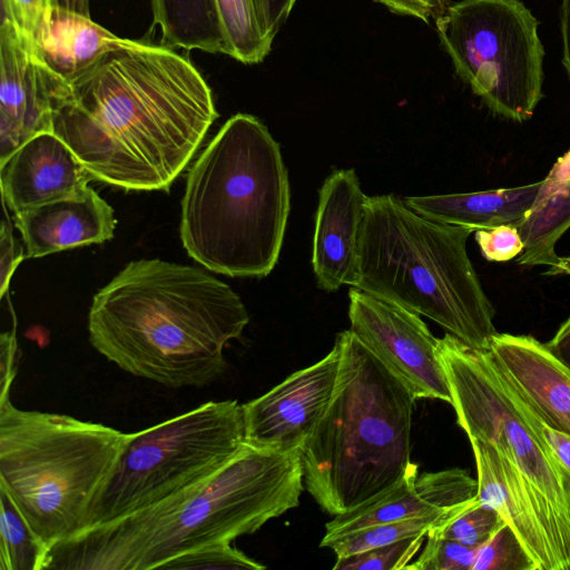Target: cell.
<instances>
[{"instance_id":"cell-1","label":"cell","mask_w":570,"mask_h":570,"mask_svg":"<svg viewBox=\"0 0 570 570\" xmlns=\"http://www.w3.org/2000/svg\"><path fill=\"white\" fill-rule=\"evenodd\" d=\"M217 117L212 89L187 57L130 40L61 86L52 132L92 179L168 190Z\"/></svg>"},{"instance_id":"cell-2","label":"cell","mask_w":570,"mask_h":570,"mask_svg":"<svg viewBox=\"0 0 570 570\" xmlns=\"http://www.w3.org/2000/svg\"><path fill=\"white\" fill-rule=\"evenodd\" d=\"M249 321L240 297L205 271L158 258L128 263L94 296L89 342L122 371L167 387H202L227 368L226 344Z\"/></svg>"},{"instance_id":"cell-3","label":"cell","mask_w":570,"mask_h":570,"mask_svg":"<svg viewBox=\"0 0 570 570\" xmlns=\"http://www.w3.org/2000/svg\"><path fill=\"white\" fill-rule=\"evenodd\" d=\"M289 208L278 142L259 119L236 114L188 171L180 238L212 272L262 278L278 262Z\"/></svg>"},{"instance_id":"cell-4","label":"cell","mask_w":570,"mask_h":570,"mask_svg":"<svg viewBox=\"0 0 570 570\" xmlns=\"http://www.w3.org/2000/svg\"><path fill=\"white\" fill-rule=\"evenodd\" d=\"M335 343L336 386L301 449L305 488L331 515L357 508L404 476L416 400L350 330Z\"/></svg>"},{"instance_id":"cell-5","label":"cell","mask_w":570,"mask_h":570,"mask_svg":"<svg viewBox=\"0 0 570 570\" xmlns=\"http://www.w3.org/2000/svg\"><path fill=\"white\" fill-rule=\"evenodd\" d=\"M473 230L428 218L389 194L367 197L355 285L490 348L494 308L468 256Z\"/></svg>"},{"instance_id":"cell-6","label":"cell","mask_w":570,"mask_h":570,"mask_svg":"<svg viewBox=\"0 0 570 570\" xmlns=\"http://www.w3.org/2000/svg\"><path fill=\"white\" fill-rule=\"evenodd\" d=\"M130 433L0 400V489L50 548L88 528Z\"/></svg>"},{"instance_id":"cell-7","label":"cell","mask_w":570,"mask_h":570,"mask_svg":"<svg viewBox=\"0 0 570 570\" xmlns=\"http://www.w3.org/2000/svg\"><path fill=\"white\" fill-rule=\"evenodd\" d=\"M303 484L301 450L274 452L245 443L181 502L160 501L136 570L159 569L183 552L256 532L299 504Z\"/></svg>"},{"instance_id":"cell-8","label":"cell","mask_w":570,"mask_h":570,"mask_svg":"<svg viewBox=\"0 0 570 570\" xmlns=\"http://www.w3.org/2000/svg\"><path fill=\"white\" fill-rule=\"evenodd\" d=\"M244 445L243 404L235 400L209 401L130 433L91 507L88 528L117 520L204 482Z\"/></svg>"},{"instance_id":"cell-9","label":"cell","mask_w":570,"mask_h":570,"mask_svg":"<svg viewBox=\"0 0 570 570\" xmlns=\"http://www.w3.org/2000/svg\"><path fill=\"white\" fill-rule=\"evenodd\" d=\"M458 424L469 439L491 444L525 483L560 570H570V480L517 410L488 351L446 333L439 338Z\"/></svg>"},{"instance_id":"cell-10","label":"cell","mask_w":570,"mask_h":570,"mask_svg":"<svg viewBox=\"0 0 570 570\" xmlns=\"http://www.w3.org/2000/svg\"><path fill=\"white\" fill-rule=\"evenodd\" d=\"M456 75L495 115L523 122L543 97L539 21L520 0H461L435 20Z\"/></svg>"},{"instance_id":"cell-11","label":"cell","mask_w":570,"mask_h":570,"mask_svg":"<svg viewBox=\"0 0 570 570\" xmlns=\"http://www.w3.org/2000/svg\"><path fill=\"white\" fill-rule=\"evenodd\" d=\"M350 331L379 358L415 399L452 404L449 382L435 338L420 315L352 287Z\"/></svg>"},{"instance_id":"cell-12","label":"cell","mask_w":570,"mask_h":570,"mask_svg":"<svg viewBox=\"0 0 570 570\" xmlns=\"http://www.w3.org/2000/svg\"><path fill=\"white\" fill-rule=\"evenodd\" d=\"M340 348L296 371L262 396L243 404L245 443L266 451L301 450L332 400Z\"/></svg>"},{"instance_id":"cell-13","label":"cell","mask_w":570,"mask_h":570,"mask_svg":"<svg viewBox=\"0 0 570 570\" xmlns=\"http://www.w3.org/2000/svg\"><path fill=\"white\" fill-rule=\"evenodd\" d=\"M67 81L40 57L32 39L0 24V164L23 144L52 132L53 99Z\"/></svg>"},{"instance_id":"cell-14","label":"cell","mask_w":570,"mask_h":570,"mask_svg":"<svg viewBox=\"0 0 570 570\" xmlns=\"http://www.w3.org/2000/svg\"><path fill=\"white\" fill-rule=\"evenodd\" d=\"M476 493L478 481L466 470L453 468L419 474L417 465L411 462L393 487L353 510L334 515L325 524L321 542L383 522L456 517L476 499Z\"/></svg>"},{"instance_id":"cell-15","label":"cell","mask_w":570,"mask_h":570,"mask_svg":"<svg viewBox=\"0 0 570 570\" xmlns=\"http://www.w3.org/2000/svg\"><path fill=\"white\" fill-rule=\"evenodd\" d=\"M367 197L353 168L333 171L320 189L312 265L317 285L326 292L357 283Z\"/></svg>"},{"instance_id":"cell-16","label":"cell","mask_w":570,"mask_h":570,"mask_svg":"<svg viewBox=\"0 0 570 570\" xmlns=\"http://www.w3.org/2000/svg\"><path fill=\"white\" fill-rule=\"evenodd\" d=\"M490 358L517 396L548 426L570 434V372L530 335L498 333Z\"/></svg>"},{"instance_id":"cell-17","label":"cell","mask_w":570,"mask_h":570,"mask_svg":"<svg viewBox=\"0 0 570 570\" xmlns=\"http://www.w3.org/2000/svg\"><path fill=\"white\" fill-rule=\"evenodd\" d=\"M2 203L19 214L72 196L91 178L75 153L53 132H42L0 164Z\"/></svg>"},{"instance_id":"cell-18","label":"cell","mask_w":570,"mask_h":570,"mask_svg":"<svg viewBox=\"0 0 570 570\" xmlns=\"http://www.w3.org/2000/svg\"><path fill=\"white\" fill-rule=\"evenodd\" d=\"M28 258L101 244L114 237L117 220L111 206L87 186L67 198L14 214Z\"/></svg>"},{"instance_id":"cell-19","label":"cell","mask_w":570,"mask_h":570,"mask_svg":"<svg viewBox=\"0 0 570 570\" xmlns=\"http://www.w3.org/2000/svg\"><path fill=\"white\" fill-rule=\"evenodd\" d=\"M470 442L478 471L476 499L511 527L538 570H560L534 501L517 470L491 444L478 439Z\"/></svg>"},{"instance_id":"cell-20","label":"cell","mask_w":570,"mask_h":570,"mask_svg":"<svg viewBox=\"0 0 570 570\" xmlns=\"http://www.w3.org/2000/svg\"><path fill=\"white\" fill-rule=\"evenodd\" d=\"M43 61L68 81L129 43L90 17L53 6L33 37Z\"/></svg>"},{"instance_id":"cell-21","label":"cell","mask_w":570,"mask_h":570,"mask_svg":"<svg viewBox=\"0 0 570 570\" xmlns=\"http://www.w3.org/2000/svg\"><path fill=\"white\" fill-rule=\"evenodd\" d=\"M540 186L538 181L484 191L410 196L404 202L428 218L475 232L500 225L517 226L530 212Z\"/></svg>"},{"instance_id":"cell-22","label":"cell","mask_w":570,"mask_h":570,"mask_svg":"<svg viewBox=\"0 0 570 570\" xmlns=\"http://www.w3.org/2000/svg\"><path fill=\"white\" fill-rule=\"evenodd\" d=\"M570 227V150L553 165L527 216L517 225L523 249L519 265L553 266L559 256L554 246Z\"/></svg>"},{"instance_id":"cell-23","label":"cell","mask_w":570,"mask_h":570,"mask_svg":"<svg viewBox=\"0 0 570 570\" xmlns=\"http://www.w3.org/2000/svg\"><path fill=\"white\" fill-rule=\"evenodd\" d=\"M150 6L161 46L224 53L215 0H150Z\"/></svg>"},{"instance_id":"cell-24","label":"cell","mask_w":570,"mask_h":570,"mask_svg":"<svg viewBox=\"0 0 570 570\" xmlns=\"http://www.w3.org/2000/svg\"><path fill=\"white\" fill-rule=\"evenodd\" d=\"M224 39V55L242 63L263 61L275 36L268 29L258 0H215Z\"/></svg>"},{"instance_id":"cell-25","label":"cell","mask_w":570,"mask_h":570,"mask_svg":"<svg viewBox=\"0 0 570 570\" xmlns=\"http://www.w3.org/2000/svg\"><path fill=\"white\" fill-rule=\"evenodd\" d=\"M0 511V569L45 570L49 547L35 533L2 489Z\"/></svg>"},{"instance_id":"cell-26","label":"cell","mask_w":570,"mask_h":570,"mask_svg":"<svg viewBox=\"0 0 570 570\" xmlns=\"http://www.w3.org/2000/svg\"><path fill=\"white\" fill-rule=\"evenodd\" d=\"M453 518L455 517L432 515L372 524L321 542L320 547L331 548L336 557H346L409 537L428 534L430 530L445 524Z\"/></svg>"},{"instance_id":"cell-27","label":"cell","mask_w":570,"mask_h":570,"mask_svg":"<svg viewBox=\"0 0 570 570\" xmlns=\"http://www.w3.org/2000/svg\"><path fill=\"white\" fill-rule=\"evenodd\" d=\"M166 570H263L265 566L250 559L229 541L205 544L177 554L163 563Z\"/></svg>"},{"instance_id":"cell-28","label":"cell","mask_w":570,"mask_h":570,"mask_svg":"<svg viewBox=\"0 0 570 570\" xmlns=\"http://www.w3.org/2000/svg\"><path fill=\"white\" fill-rule=\"evenodd\" d=\"M426 534L409 537L389 544L336 557L333 570H401L421 550Z\"/></svg>"},{"instance_id":"cell-29","label":"cell","mask_w":570,"mask_h":570,"mask_svg":"<svg viewBox=\"0 0 570 570\" xmlns=\"http://www.w3.org/2000/svg\"><path fill=\"white\" fill-rule=\"evenodd\" d=\"M472 570H538L537 563L505 522L479 550Z\"/></svg>"},{"instance_id":"cell-30","label":"cell","mask_w":570,"mask_h":570,"mask_svg":"<svg viewBox=\"0 0 570 570\" xmlns=\"http://www.w3.org/2000/svg\"><path fill=\"white\" fill-rule=\"evenodd\" d=\"M503 523L493 508L475 499L455 518L432 530L462 544L480 548Z\"/></svg>"},{"instance_id":"cell-31","label":"cell","mask_w":570,"mask_h":570,"mask_svg":"<svg viewBox=\"0 0 570 570\" xmlns=\"http://www.w3.org/2000/svg\"><path fill=\"white\" fill-rule=\"evenodd\" d=\"M478 550L430 530L422 552L405 569L472 570Z\"/></svg>"},{"instance_id":"cell-32","label":"cell","mask_w":570,"mask_h":570,"mask_svg":"<svg viewBox=\"0 0 570 570\" xmlns=\"http://www.w3.org/2000/svg\"><path fill=\"white\" fill-rule=\"evenodd\" d=\"M499 373V372H498ZM501 376V375H500ZM502 379V377H501ZM505 384L512 401L520 412L525 422L530 425L532 431L539 436V439L547 445L552 453L553 458L562 469L563 473L570 480V434L557 431L546 423H543Z\"/></svg>"},{"instance_id":"cell-33","label":"cell","mask_w":570,"mask_h":570,"mask_svg":"<svg viewBox=\"0 0 570 570\" xmlns=\"http://www.w3.org/2000/svg\"><path fill=\"white\" fill-rule=\"evenodd\" d=\"M475 240L482 255L490 262H508L523 249L522 239L514 225L475 230Z\"/></svg>"},{"instance_id":"cell-34","label":"cell","mask_w":570,"mask_h":570,"mask_svg":"<svg viewBox=\"0 0 570 570\" xmlns=\"http://www.w3.org/2000/svg\"><path fill=\"white\" fill-rule=\"evenodd\" d=\"M52 7L53 0H1V20L33 39Z\"/></svg>"},{"instance_id":"cell-35","label":"cell","mask_w":570,"mask_h":570,"mask_svg":"<svg viewBox=\"0 0 570 570\" xmlns=\"http://www.w3.org/2000/svg\"><path fill=\"white\" fill-rule=\"evenodd\" d=\"M3 218L0 227V296L7 293L10 279L26 256L23 247L14 237L11 220L9 218L7 206L2 203Z\"/></svg>"},{"instance_id":"cell-36","label":"cell","mask_w":570,"mask_h":570,"mask_svg":"<svg viewBox=\"0 0 570 570\" xmlns=\"http://www.w3.org/2000/svg\"><path fill=\"white\" fill-rule=\"evenodd\" d=\"M390 11L417 18L426 23L438 20L452 4L451 0H375Z\"/></svg>"},{"instance_id":"cell-37","label":"cell","mask_w":570,"mask_h":570,"mask_svg":"<svg viewBox=\"0 0 570 570\" xmlns=\"http://www.w3.org/2000/svg\"><path fill=\"white\" fill-rule=\"evenodd\" d=\"M1 387L0 400L9 397L10 387L17 371L18 343L14 328L1 334Z\"/></svg>"},{"instance_id":"cell-38","label":"cell","mask_w":570,"mask_h":570,"mask_svg":"<svg viewBox=\"0 0 570 570\" xmlns=\"http://www.w3.org/2000/svg\"><path fill=\"white\" fill-rule=\"evenodd\" d=\"M296 0H258L264 20L274 36L288 18Z\"/></svg>"},{"instance_id":"cell-39","label":"cell","mask_w":570,"mask_h":570,"mask_svg":"<svg viewBox=\"0 0 570 570\" xmlns=\"http://www.w3.org/2000/svg\"><path fill=\"white\" fill-rule=\"evenodd\" d=\"M546 346L570 372V317L559 327L554 336L546 343Z\"/></svg>"},{"instance_id":"cell-40","label":"cell","mask_w":570,"mask_h":570,"mask_svg":"<svg viewBox=\"0 0 570 570\" xmlns=\"http://www.w3.org/2000/svg\"><path fill=\"white\" fill-rule=\"evenodd\" d=\"M562 65L570 80V0H562L560 10Z\"/></svg>"},{"instance_id":"cell-41","label":"cell","mask_w":570,"mask_h":570,"mask_svg":"<svg viewBox=\"0 0 570 570\" xmlns=\"http://www.w3.org/2000/svg\"><path fill=\"white\" fill-rule=\"evenodd\" d=\"M547 275H559V274H568L570 275V256L559 257L558 262L549 267L546 273Z\"/></svg>"}]
</instances>
